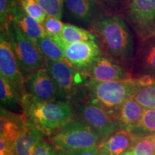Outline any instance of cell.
<instances>
[{
	"instance_id": "e575fe53",
	"label": "cell",
	"mask_w": 155,
	"mask_h": 155,
	"mask_svg": "<svg viewBox=\"0 0 155 155\" xmlns=\"http://www.w3.org/2000/svg\"><path fill=\"white\" fill-rule=\"evenodd\" d=\"M125 1H126V2H127L128 1V0H125Z\"/></svg>"
},
{
	"instance_id": "4dcf8cb0",
	"label": "cell",
	"mask_w": 155,
	"mask_h": 155,
	"mask_svg": "<svg viewBox=\"0 0 155 155\" xmlns=\"http://www.w3.org/2000/svg\"><path fill=\"white\" fill-rule=\"evenodd\" d=\"M17 0H0V25L1 29L5 28L9 21L11 11Z\"/></svg>"
},
{
	"instance_id": "2e32d148",
	"label": "cell",
	"mask_w": 155,
	"mask_h": 155,
	"mask_svg": "<svg viewBox=\"0 0 155 155\" xmlns=\"http://www.w3.org/2000/svg\"><path fill=\"white\" fill-rule=\"evenodd\" d=\"M0 137H3L13 146L27 124L24 114H19L7 109L4 106L0 108Z\"/></svg>"
},
{
	"instance_id": "cb8c5ba5",
	"label": "cell",
	"mask_w": 155,
	"mask_h": 155,
	"mask_svg": "<svg viewBox=\"0 0 155 155\" xmlns=\"http://www.w3.org/2000/svg\"><path fill=\"white\" fill-rule=\"evenodd\" d=\"M133 97L143 107L155 109V83L140 86L136 91Z\"/></svg>"
},
{
	"instance_id": "4fadbf2b",
	"label": "cell",
	"mask_w": 155,
	"mask_h": 155,
	"mask_svg": "<svg viewBox=\"0 0 155 155\" xmlns=\"http://www.w3.org/2000/svg\"><path fill=\"white\" fill-rule=\"evenodd\" d=\"M26 94L44 101L58 100L59 93L53 78L45 68L32 73L25 80Z\"/></svg>"
},
{
	"instance_id": "6da1fadb",
	"label": "cell",
	"mask_w": 155,
	"mask_h": 155,
	"mask_svg": "<svg viewBox=\"0 0 155 155\" xmlns=\"http://www.w3.org/2000/svg\"><path fill=\"white\" fill-rule=\"evenodd\" d=\"M103 53L111 56L130 72L135 48L130 25L121 15L101 12L88 27Z\"/></svg>"
},
{
	"instance_id": "8fae6325",
	"label": "cell",
	"mask_w": 155,
	"mask_h": 155,
	"mask_svg": "<svg viewBox=\"0 0 155 155\" xmlns=\"http://www.w3.org/2000/svg\"><path fill=\"white\" fill-rule=\"evenodd\" d=\"M58 45L63 49L65 59L82 73L103 54L99 45L94 40Z\"/></svg>"
},
{
	"instance_id": "484cf974",
	"label": "cell",
	"mask_w": 155,
	"mask_h": 155,
	"mask_svg": "<svg viewBox=\"0 0 155 155\" xmlns=\"http://www.w3.org/2000/svg\"><path fill=\"white\" fill-rule=\"evenodd\" d=\"M64 25L65 23L62 22L61 19L52 16H47L42 23L45 35L53 40L60 38Z\"/></svg>"
},
{
	"instance_id": "52a82bcc",
	"label": "cell",
	"mask_w": 155,
	"mask_h": 155,
	"mask_svg": "<svg viewBox=\"0 0 155 155\" xmlns=\"http://www.w3.org/2000/svg\"><path fill=\"white\" fill-rule=\"evenodd\" d=\"M48 138L65 151L97 147L102 139L91 127L78 118H74Z\"/></svg>"
},
{
	"instance_id": "ac0fdd59",
	"label": "cell",
	"mask_w": 155,
	"mask_h": 155,
	"mask_svg": "<svg viewBox=\"0 0 155 155\" xmlns=\"http://www.w3.org/2000/svg\"><path fill=\"white\" fill-rule=\"evenodd\" d=\"M144 107L134 98H128L123 103L117 114V119L121 129L131 131L138 127L144 113Z\"/></svg>"
},
{
	"instance_id": "277c9868",
	"label": "cell",
	"mask_w": 155,
	"mask_h": 155,
	"mask_svg": "<svg viewBox=\"0 0 155 155\" xmlns=\"http://www.w3.org/2000/svg\"><path fill=\"white\" fill-rule=\"evenodd\" d=\"M5 28L25 80L38 70L45 68L47 60L35 42L19 30L12 21L9 20Z\"/></svg>"
},
{
	"instance_id": "d590c367",
	"label": "cell",
	"mask_w": 155,
	"mask_h": 155,
	"mask_svg": "<svg viewBox=\"0 0 155 155\" xmlns=\"http://www.w3.org/2000/svg\"><path fill=\"white\" fill-rule=\"evenodd\" d=\"M8 155H12V154H8Z\"/></svg>"
},
{
	"instance_id": "3957f363",
	"label": "cell",
	"mask_w": 155,
	"mask_h": 155,
	"mask_svg": "<svg viewBox=\"0 0 155 155\" xmlns=\"http://www.w3.org/2000/svg\"><path fill=\"white\" fill-rule=\"evenodd\" d=\"M140 86L137 79L134 78L105 82L87 81L85 93L92 102L101 106L116 119L123 103L133 96Z\"/></svg>"
},
{
	"instance_id": "f1b7e54d",
	"label": "cell",
	"mask_w": 155,
	"mask_h": 155,
	"mask_svg": "<svg viewBox=\"0 0 155 155\" xmlns=\"http://www.w3.org/2000/svg\"><path fill=\"white\" fill-rule=\"evenodd\" d=\"M18 2L24 10L39 22L42 23L47 17V14L36 0H18Z\"/></svg>"
},
{
	"instance_id": "9a60e30c",
	"label": "cell",
	"mask_w": 155,
	"mask_h": 155,
	"mask_svg": "<svg viewBox=\"0 0 155 155\" xmlns=\"http://www.w3.org/2000/svg\"><path fill=\"white\" fill-rule=\"evenodd\" d=\"M137 138L131 131L120 129L102 139L97 147L102 155H121L130 150Z\"/></svg>"
},
{
	"instance_id": "7c38bea8",
	"label": "cell",
	"mask_w": 155,
	"mask_h": 155,
	"mask_svg": "<svg viewBox=\"0 0 155 155\" xmlns=\"http://www.w3.org/2000/svg\"><path fill=\"white\" fill-rule=\"evenodd\" d=\"M131 78L155 79V36L139 40L130 69Z\"/></svg>"
},
{
	"instance_id": "5b68a950",
	"label": "cell",
	"mask_w": 155,
	"mask_h": 155,
	"mask_svg": "<svg viewBox=\"0 0 155 155\" xmlns=\"http://www.w3.org/2000/svg\"><path fill=\"white\" fill-rule=\"evenodd\" d=\"M75 118L82 120L92 128L101 139L121 129L118 120L106 110L92 102L85 93V87L81 95L70 103Z\"/></svg>"
},
{
	"instance_id": "ba28073f",
	"label": "cell",
	"mask_w": 155,
	"mask_h": 155,
	"mask_svg": "<svg viewBox=\"0 0 155 155\" xmlns=\"http://www.w3.org/2000/svg\"><path fill=\"white\" fill-rule=\"evenodd\" d=\"M123 17L139 40L155 36V0H128Z\"/></svg>"
},
{
	"instance_id": "603a6c76",
	"label": "cell",
	"mask_w": 155,
	"mask_h": 155,
	"mask_svg": "<svg viewBox=\"0 0 155 155\" xmlns=\"http://www.w3.org/2000/svg\"><path fill=\"white\" fill-rule=\"evenodd\" d=\"M132 132L137 137L155 134V109L144 108L140 123Z\"/></svg>"
},
{
	"instance_id": "9c48e42d",
	"label": "cell",
	"mask_w": 155,
	"mask_h": 155,
	"mask_svg": "<svg viewBox=\"0 0 155 155\" xmlns=\"http://www.w3.org/2000/svg\"><path fill=\"white\" fill-rule=\"evenodd\" d=\"M0 75L11 85L21 99L26 94L25 79L5 28L0 33Z\"/></svg>"
},
{
	"instance_id": "83f0119b",
	"label": "cell",
	"mask_w": 155,
	"mask_h": 155,
	"mask_svg": "<svg viewBox=\"0 0 155 155\" xmlns=\"http://www.w3.org/2000/svg\"><path fill=\"white\" fill-rule=\"evenodd\" d=\"M103 12L110 15L123 16L124 11L125 0H95Z\"/></svg>"
},
{
	"instance_id": "d6986e66",
	"label": "cell",
	"mask_w": 155,
	"mask_h": 155,
	"mask_svg": "<svg viewBox=\"0 0 155 155\" xmlns=\"http://www.w3.org/2000/svg\"><path fill=\"white\" fill-rule=\"evenodd\" d=\"M43 136L27 120L25 129L13 144L12 155H33L37 144Z\"/></svg>"
},
{
	"instance_id": "7a4b0ae2",
	"label": "cell",
	"mask_w": 155,
	"mask_h": 155,
	"mask_svg": "<svg viewBox=\"0 0 155 155\" xmlns=\"http://www.w3.org/2000/svg\"><path fill=\"white\" fill-rule=\"evenodd\" d=\"M20 106L26 119L47 137L75 118L71 104L64 101H44L25 94Z\"/></svg>"
},
{
	"instance_id": "7402d4cb",
	"label": "cell",
	"mask_w": 155,
	"mask_h": 155,
	"mask_svg": "<svg viewBox=\"0 0 155 155\" xmlns=\"http://www.w3.org/2000/svg\"><path fill=\"white\" fill-rule=\"evenodd\" d=\"M0 98L2 106L4 107L16 108L21 106V98L2 76H0Z\"/></svg>"
},
{
	"instance_id": "5bb4252c",
	"label": "cell",
	"mask_w": 155,
	"mask_h": 155,
	"mask_svg": "<svg viewBox=\"0 0 155 155\" xmlns=\"http://www.w3.org/2000/svg\"><path fill=\"white\" fill-rule=\"evenodd\" d=\"M101 12L95 0H64V13L67 17L88 28Z\"/></svg>"
},
{
	"instance_id": "e0dca14e",
	"label": "cell",
	"mask_w": 155,
	"mask_h": 155,
	"mask_svg": "<svg viewBox=\"0 0 155 155\" xmlns=\"http://www.w3.org/2000/svg\"><path fill=\"white\" fill-rule=\"evenodd\" d=\"M9 20L12 21L19 30L34 42L46 35L42 23L29 15L22 8L18 0L12 9Z\"/></svg>"
},
{
	"instance_id": "4316f807",
	"label": "cell",
	"mask_w": 155,
	"mask_h": 155,
	"mask_svg": "<svg viewBox=\"0 0 155 155\" xmlns=\"http://www.w3.org/2000/svg\"><path fill=\"white\" fill-rule=\"evenodd\" d=\"M48 16L62 19L64 14V0H36Z\"/></svg>"
},
{
	"instance_id": "8992f818",
	"label": "cell",
	"mask_w": 155,
	"mask_h": 155,
	"mask_svg": "<svg viewBox=\"0 0 155 155\" xmlns=\"http://www.w3.org/2000/svg\"><path fill=\"white\" fill-rule=\"evenodd\" d=\"M45 68L58 89V100L70 104L83 92L88 79L67 60L47 61Z\"/></svg>"
},
{
	"instance_id": "d4e9b609",
	"label": "cell",
	"mask_w": 155,
	"mask_h": 155,
	"mask_svg": "<svg viewBox=\"0 0 155 155\" xmlns=\"http://www.w3.org/2000/svg\"><path fill=\"white\" fill-rule=\"evenodd\" d=\"M130 155H155V150L151 136L138 137L127 152Z\"/></svg>"
},
{
	"instance_id": "ffe728a7",
	"label": "cell",
	"mask_w": 155,
	"mask_h": 155,
	"mask_svg": "<svg viewBox=\"0 0 155 155\" xmlns=\"http://www.w3.org/2000/svg\"><path fill=\"white\" fill-rule=\"evenodd\" d=\"M53 40L58 44H72L89 40L96 41V37L90 30H87L76 25L65 23L60 38Z\"/></svg>"
},
{
	"instance_id": "1f68e13d",
	"label": "cell",
	"mask_w": 155,
	"mask_h": 155,
	"mask_svg": "<svg viewBox=\"0 0 155 155\" xmlns=\"http://www.w3.org/2000/svg\"><path fill=\"white\" fill-rule=\"evenodd\" d=\"M65 155H102L97 147L65 151Z\"/></svg>"
},
{
	"instance_id": "30bf717a",
	"label": "cell",
	"mask_w": 155,
	"mask_h": 155,
	"mask_svg": "<svg viewBox=\"0 0 155 155\" xmlns=\"http://www.w3.org/2000/svg\"><path fill=\"white\" fill-rule=\"evenodd\" d=\"M88 81H105L131 78L129 71L115 58L103 53L83 73Z\"/></svg>"
},
{
	"instance_id": "d6a6232c",
	"label": "cell",
	"mask_w": 155,
	"mask_h": 155,
	"mask_svg": "<svg viewBox=\"0 0 155 155\" xmlns=\"http://www.w3.org/2000/svg\"><path fill=\"white\" fill-rule=\"evenodd\" d=\"M150 136H151V138H152L153 144H154V150H155V134H152V135H150Z\"/></svg>"
},
{
	"instance_id": "44dd1931",
	"label": "cell",
	"mask_w": 155,
	"mask_h": 155,
	"mask_svg": "<svg viewBox=\"0 0 155 155\" xmlns=\"http://www.w3.org/2000/svg\"><path fill=\"white\" fill-rule=\"evenodd\" d=\"M42 55L47 61H61L65 59L62 48L52 38L45 35L35 42Z\"/></svg>"
},
{
	"instance_id": "836d02e7",
	"label": "cell",
	"mask_w": 155,
	"mask_h": 155,
	"mask_svg": "<svg viewBox=\"0 0 155 155\" xmlns=\"http://www.w3.org/2000/svg\"><path fill=\"white\" fill-rule=\"evenodd\" d=\"M121 155H130V154H128V153H124V154H121Z\"/></svg>"
},
{
	"instance_id": "f546056e",
	"label": "cell",
	"mask_w": 155,
	"mask_h": 155,
	"mask_svg": "<svg viewBox=\"0 0 155 155\" xmlns=\"http://www.w3.org/2000/svg\"><path fill=\"white\" fill-rule=\"evenodd\" d=\"M33 155H65V151L46 140L43 136L37 144Z\"/></svg>"
}]
</instances>
